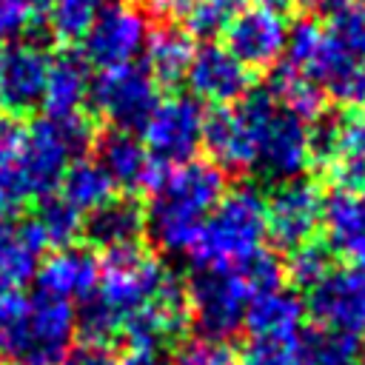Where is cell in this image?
<instances>
[{"mask_svg": "<svg viewBox=\"0 0 365 365\" xmlns=\"http://www.w3.org/2000/svg\"><path fill=\"white\" fill-rule=\"evenodd\" d=\"M145 231L168 254H188L202 231L205 217L225 194V174L208 160L160 165L148 182Z\"/></svg>", "mask_w": 365, "mask_h": 365, "instance_id": "obj_1", "label": "cell"}, {"mask_svg": "<svg viewBox=\"0 0 365 365\" xmlns=\"http://www.w3.org/2000/svg\"><path fill=\"white\" fill-rule=\"evenodd\" d=\"M74 339L71 302L43 291L0 294V356L6 365H63Z\"/></svg>", "mask_w": 365, "mask_h": 365, "instance_id": "obj_2", "label": "cell"}, {"mask_svg": "<svg viewBox=\"0 0 365 365\" xmlns=\"http://www.w3.org/2000/svg\"><path fill=\"white\" fill-rule=\"evenodd\" d=\"M265 194L254 185H237L205 217L188 257L197 271H237L265 251Z\"/></svg>", "mask_w": 365, "mask_h": 365, "instance_id": "obj_3", "label": "cell"}, {"mask_svg": "<svg viewBox=\"0 0 365 365\" xmlns=\"http://www.w3.org/2000/svg\"><path fill=\"white\" fill-rule=\"evenodd\" d=\"M254 134V171L268 180H297L317 157V134L299 117L282 111L268 94L240 100Z\"/></svg>", "mask_w": 365, "mask_h": 365, "instance_id": "obj_4", "label": "cell"}, {"mask_svg": "<svg viewBox=\"0 0 365 365\" xmlns=\"http://www.w3.org/2000/svg\"><path fill=\"white\" fill-rule=\"evenodd\" d=\"M288 63L305 71L325 94L348 108L365 106V63L348 54L322 23L305 17L288 29Z\"/></svg>", "mask_w": 365, "mask_h": 365, "instance_id": "obj_5", "label": "cell"}, {"mask_svg": "<svg viewBox=\"0 0 365 365\" xmlns=\"http://www.w3.org/2000/svg\"><path fill=\"white\" fill-rule=\"evenodd\" d=\"M94 143V128L86 114L40 117L26 128V177L31 197L43 200L57 191L66 168L86 157Z\"/></svg>", "mask_w": 365, "mask_h": 365, "instance_id": "obj_6", "label": "cell"}, {"mask_svg": "<svg viewBox=\"0 0 365 365\" xmlns=\"http://www.w3.org/2000/svg\"><path fill=\"white\" fill-rule=\"evenodd\" d=\"M188 319L197 325L202 339L225 342L242 322L251 299V288L240 271H197L185 288Z\"/></svg>", "mask_w": 365, "mask_h": 365, "instance_id": "obj_7", "label": "cell"}, {"mask_svg": "<svg viewBox=\"0 0 365 365\" xmlns=\"http://www.w3.org/2000/svg\"><path fill=\"white\" fill-rule=\"evenodd\" d=\"M171 277L165 274V265L154 251H148L143 242L106 251L100 259V279H97V297L111 305L120 317L128 311L151 302L163 285Z\"/></svg>", "mask_w": 365, "mask_h": 365, "instance_id": "obj_8", "label": "cell"}, {"mask_svg": "<svg viewBox=\"0 0 365 365\" xmlns=\"http://www.w3.org/2000/svg\"><path fill=\"white\" fill-rule=\"evenodd\" d=\"M205 111L191 94H171L143 123V145L160 165H182L202 145Z\"/></svg>", "mask_w": 365, "mask_h": 365, "instance_id": "obj_9", "label": "cell"}, {"mask_svg": "<svg viewBox=\"0 0 365 365\" xmlns=\"http://www.w3.org/2000/svg\"><path fill=\"white\" fill-rule=\"evenodd\" d=\"M88 103L100 117L111 123V128L134 131V128H143V123L148 120L160 97L151 74L143 66L131 63V66L97 71L88 88Z\"/></svg>", "mask_w": 365, "mask_h": 365, "instance_id": "obj_10", "label": "cell"}, {"mask_svg": "<svg viewBox=\"0 0 365 365\" xmlns=\"http://www.w3.org/2000/svg\"><path fill=\"white\" fill-rule=\"evenodd\" d=\"M145 37H148L145 14L134 3L117 0V3H108L100 9L97 20L91 23L88 34L83 37L80 57L100 71L131 66L143 54Z\"/></svg>", "mask_w": 365, "mask_h": 365, "instance_id": "obj_11", "label": "cell"}, {"mask_svg": "<svg viewBox=\"0 0 365 365\" xmlns=\"http://www.w3.org/2000/svg\"><path fill=\"white\" fill-rule=\"evenodd\" d=\"M314 328L342 336L365 334V274L354 268H331L317 285L308 288L302 302Z\"/></svg>", "mask_w": 365, "mask_h": 365, "instance_id": "obj_12", "label": "cell"}, {"mask_svg": "<svg viewBox=\"0 0 365 365\" xmlns=\"http://www.w3.org/2000/svg\"><path fill=\"white\" fill-rule=\"evenodd\" d=\"M322 211H325V197L317 182L302 177L277 182V188L265 197L268 237L279 248L294 251L317 237L322 225Z\"/></svg>", "mask_w": 365, "mask_h": 365, "instance_id": "obj_13", "label": "cell"}, {"mask_svg": "<svg viewBox=\"0 0 365 365\" xmlns=\"http://www.w3.org/2000/svg\"><path fill=\"white\" fill-rule=\"evenodd\" d=\"M288 29L291 23L285 20L282 11L265 6H245L225 29L222 46L248 71L277 68V63L288 48Z\"/></svg>", "mask_w": 365, "mask_h": 365, "instance_id": "obj_14", "label": "cell"}, {"mask_svg": "<svg viewBox=\"0 0 365 365\" xmlns=\"http://www.w3.org/2000/svg\"><path fill=\"white\" fill-rule=\"evenodd\" d=\"M188 322L191 319H188L185 288L180 282L168 279L151 302L128 311L120 319V334L125 336L131 351H157L160 354V348L165 342L177 339Z\"/></svg>", "mask_w": 365, "mask_h": 365, "instance_id": "obj_15", "label": "cell"}, {"mask_svg": "<svg viewBox=\"0 0 365 365\" xmlns=\"http://www.w3.org/2000/svg\"><path fill=\"white\" fill-rule=\"evenodd\" d=\"M185 80L197 103H211L217 108L237 106L251 94V71L222 43H202L194 51Z\"/></svg>", "mask_w": 365, "mask_h": 365, "instance_id": "obj_16", "label": "cell"}, {"mask_svg": "<svg viewBox=\"0 0 365 365\" xmlns=\"http://www.w3.org/2000/svg\"><path fill=\"white\" fill-rule=\"evenodd\" d=\"M51 54L34 40H17L0 48V106L6 114H23L43 100Z\"/></svg>", "mask_w": 365, "mask_h": 365, "instance_id": "obj_17", "label": "cell"}, {"mask_svg": "<svg viewBox=\"0 0 365 365\" xmlns=\"http://www.w3.org/2000/svg\"><path fill=\"white\" fill-rule=\"evenodd\" d=\"M328 168L336 191H359L365 185V106L317 137V157Z\"/></svg>", "mask_w": 365, "mask_h": 365, "instance_id": "obj_18", "label": "cell"}, {"mask_svg": "<svg viewBox=\"0 0 365 365\" xmlns=\"http://www.w3.org/2000/svg\"><path fill=\"white\" fill-rule=\"evenodd\" d=\"M202 145L211 154V163L225 171H251L254 168V134L242 106L217 108L205 117Z\"/></svg>", "mask_w": 365, "mask_h": 365, "instance_id": "obj_19", "label": "cell"}, {"mask_svg": "<svg viewBox=\"0 0 365 365\" xmlns=\"http://www.w3.org/2000/svg\"><path fill=\"white\" fill-rule=\"evenodd\" d=\"M100 279V259L86 248H57L40 268H37V285L43 294L71 302L86 299L97 291Z\"/></svg>", "mask_w": 365, "mask_h": 365, "instance_id": "obj_20", "label": "cell"}, {"mask_svg": "<svg viewBox=\"0 0 365 365\" xmlns=\"http://www.w3.org/2000/svg\"><path fill=\"white\" fill-rule=\"evenodd\" d=\"M322 225L328 248L348 259V268L365 274V197L359 191H334L325 200Z\"/></svg>", "mask_w": 365, "mask_h": 365, "instance_id": "obj_21", "label": "cell"}, {"mask_svg": "<svg viewBox=\"0 0 365 365\" xmlns=\"http://www.w3.org/2000/svg\"><path fill=\"white\" fill-rule=\"evenodd\" d=\"M43 248L48 245L34 220L14 222L11 217H0V294L20 291L37 274Z\"/></svg>", "mask_w": 365, "mask_h": 365, "instance_id": "obj_22", "label": "cell"}, {"mask_svg": "<svg viewBox=\"0 0 365 365\" xmlns=\"http://www.w3.org/2000/svg\"><path fill=\"white\" fill-rule=\"evenodd\" d=\"M97 163L111 177L114 188H148L157 163L145 151L143 140H137L134 131L108 128L97 137Z\"/></svg>", "mask_w": 365, "mask_h": 365, "instance_id": "obj_23", "label": "cell"}, {"mask_svg": "<svg viewBox=\"0 0 365 365\" xmlns=\"http://www.w3.org/2000/svg\"><path fill=\"white\" fill-rule=\"evenodd\" d=\"M83 231L91 245L103 251L134 245L145 234V208L134 197H111L108 202L86 214Z\"/></svg>", "mask_w": 365, "mask_h": 365, "instance_id": "obj_24", "label": "cell"}, {"mask_svg": "<svg viewBox=\"0 0 365 365\" xmlns=\"http://www.w3.org/2000/svg\"><path fill=\"white\" fill-rule=\"evenodd\" d=\"M88 88H91L88 63L80 54L63 51L48 63V77L40 106L46 117H57V120L83 114V106L88 103Z\"/></svg>", "mask_w": 365, "mask_h": 365, "instance_id": "obj_25", "label": "cell"}, {"mask_svg": "<svg viewBox=\"0 0 365 365\" xmlns=\"http://www.w3.org/2000/svg\"><path fill=\"white\" fill-rule=\"evenodd\" d=\"M29 200L26 125L14 114H0V217L17 214Z\"/></svg>", "mask_w": 365, "mask_h": 365, "instance_id": "obj_26", "label": "cell"}, {"mask_svg": "<svg viewBox=\"0 0 365 365\" xmlns=\"http://www.w3.org/2000/svg\"><path fill=\"white\" fill-rule=\"evenodd\" d=\"M194 40L185 29L174 26V23H163L148 29L145 37V71L151 74V80L157 86H177L185 80L188 66L194 60Z\"/></svg>", "mask_w": 365, "mask_h": 365, "instance_id": "obj_27", "label": "cell"}, {"mask_svg": "<svg viewBox=\"0 0 365 365\" xmlns=\"http://www.w3.org/2000/svg\"><path fill=\"white\" fill-rule=\"evenodd\" d=\"M302 299L288 288L254 294L245 308V328L251 336H294L302 331Z\"/></svg>", "mask_w": 365, "mask_h": 365, "instance_id": "obj_28", "label": "cell"}, {"mask_svg": "<svg viewBox=\"0 0 365 365\" xmlns=\"http://www.w3.org/2000/svg\"><path fill=\"white\" fill-rule=\"evenodd\" d=\"M268 97L288 114L299 117L302 123H314L322 111H325V94L322 88L299 68H294L291 63L277 66L271 74V86H268Z\"/></svg>", "mask_w": 365, "mask_h": 365, "instance_id": "obj_29", "label": "cell"}, {"mask_svg": "<svg viewBox=\"0 0 365 365\" xmlns=\"http://www.w3.org/2000/svg\"><path fill=\"white\" fill-rule=\"evenodd\" d=\"M57 194L80 214H91L94 208H100L103 202H108L114 197V182L97 160L80 157L66 168L60 185H57Z\"/></svg>", "mask_w": 365, "mask_h": 365, "instance_id": "obj_30", "label": "cell"}, {"mask_svg": "<svg viewBox=\"0 0 365 365\" xmlns=\"http://www.w3.org/2000/svg\"><path fill=\"white\" fill-rule=\"evenodd\" d=\"M31 220L37 222L46 245H54V248H68L83 231V214L71 208L57 191L37 200V214Z\"/></svg>", "mask_w": 365, "mask_h": 365, "instance_id": "obj_31", "label": "cell"}, {"mask_svg": "<svg viewBox=\"0 0 365 365\" xmlns=\"http://www.w3.org/2000/svg\"><path fill=\"white\" fill-rule=\"evenodd\" d=\"M359 342L354 336H342L322 328L299 331V356L302 365H354Z\"/></svg>", "mask_w": 365, "mask_h": 365, "instance_id": "obj_32", "label": "cell"}, {"mask_svg": "<svg viewBox=\"0 0 365 365\" xmlns=\"http://www.w3.org/2000/svg\"><path fill=\"white\" fill-rule=\"evenodd\" d=\"M100 14V0H54L48 6V31L57 43H83Z\"/></svg>", "mask_w": 365, "mask_h": 365, "instance_id": "obj_33", "label": "cell"}, {"mask_svg": "<svg viewBox=\"0 0 365 365\" xmlns=\"http://www.w3.org/2000/svg\"><path fill=\"white\" fill-rule=\"evenodd\" d=\"M245 9V0H194L185 11V31L191 37H217Z\"/></svg>", "mask_w": 365, "mask_h": 365, "instance_id": "obj_34", "label": "cell"}, {"mask_svg": "<svg viewBox=\"0 0 365 365\" xmlns=\"http://www.w3.org/2000/svg\"><path fill=\"white\" fill-rule=\"evenodd\" d=\"M120 314L106 305L97 294L80 299V308L74 311V334L83 336L88 345H108V339L120 331Z\"/></svg>", "mask_w": 365, "mask_h": 365, "instance_id": "obj_35", "label": "cell"}, {"mask_svg": "<svg viewBox=\"0 0 365 365\" xmlns=\"http://www.w3.org/2000/svg\"><path fill=\"white\" fill-rule=\"evenodd\" d=\"M328 34L356 60L365 63V0H345L339 3L328 23H325Z\"/></svg>", "mask_w": 365, "mask_h": 365, "instance_id": "obj_36", "label": "cell"}, {"mask_svg": "<svg viewBox=\"0 0 365 365\" xmlns=\"http://www.w3.org/2000/svg\"><path fill=\"white\" fill-rule=\"evenodd\" d=\"M328 271H331V251H328V245H322L317 240L294 248L288 257V265H285V274L291 277V282L305 291L311 285H317Z\"/></svg>", "mask_w": 365, "mask_h": 365, "instance_id": "obj_37", "label": "cell"}, {"mask_svg": "<svg viewBox=\"0 0 365 365\" xmlns=\"http://www.w3.org/2000/svg\"><path fill=\"white\" fill-rule=\"evenodd\" d=\"M242 365H302L299 334L294 336H251L242 351Z\"/></svg>", "mask_w": 365, "mask_h": 365, "instance_id": "obj_38", "label": "cell"}, {"mask_svg": "<svg viewBox=\"0 0 365 365\" xmlns=\"http://www.w3.org/2000/svg\"><path fill=\"white\" fill-rule=\"evenodd\" d=\"M174 365H237V356L225 342L194 339L177 351Z\"/></svg>", "mask_w": 365, "mask_h": 365, "instance_id": "obj_39", "label": "cell"}, {"mask_svg": "<svg viewBox=\"0 0 365 365\" xmlns=\"http://www.w3.org/2000/svg\"><path fill=\"white\" fill-rule=\"evenodd\" d=\"M31 9L23 0H0V48L23 40L31 26Z\"/></svg>", "mask_w": 365, "mask_h": 365, "instance_id": "obj_40", "label": "cell"}, {"mask_svg": "<svg viewBox=\"0 0 365 365\" xmlns=\"http://www.w3.org/2000/svg\"><path fill=\"white\" fill-rule=\"evenodd\" d=\"M63 365H117V359L108 351V345H88V342H83V345L68 351Z\"/></svg>", "mask_w": 365, "mask_h": 365, "instance_id": "obj_41", "label": "cell"}, {"mask_svg": "<svg viewBox=\"0 0 365 365\" xmlns=\"http://www.w3.org/2000/svg\"><path fill=\"white\" fill-rule=\"evenodd\" d=\"M191 3H194V0H145V6H148V9L154 11V14H160V17H174V14H185Z\"/></svg>", "mask_w": 365, "mask_h": 365, "instance_id": "obj_42", "label": "cell"}, {"mask_svg": "<svg viewBox=\"0 0 365 365\" xmlns=\"http://www.w3.org/2000/svg\"><path fill=\"white\" fill-rule=\"evenodd\" d=\"M117 365H165L157 351H128Z\"/></svg>", "mask_w": 365, "mask_h": 365, "instance_id": "obj_43", "label": "cell"}, {"mask_svg": "<svg viewBox=\"0 0 365 365\" xmlns=\"http://www.w3.org/2000/svg\"><path fill=\"white\" fill-rule=\"evenodd\" d=\"M305 9H328V11H334L339 3H345V0H299Z\"/></svg>", "mask_w": 365, "mask_h": 365, "instance_id": "obj_44", "label": "cell"}, {"mask_svg": "<svg viewBox=\"0 0 365 365\" xmlns=\"http://www.w3.org/2000/svg\"><path fill=\"white\" fill-rule=\"evenodd\" d=\"M29 9H31V14H37V11H48V6L54 3V0H23Z\"/></svg>", "mask_w": 365, "mask_h": 365, "instance_id": "obj_45", "label": "cell"}, {"mask_svg": "<svg viewBox=\"0 0 365 365\" xmlns=\"http://www.w3.org/2000/svg\"><path fill=\"white\" fill-rule=\"evenodd\" d=\"M291 0H257V6H265V9H282V6H288Z\"/></svg>", "mask_w": 365, "mask_h": 365, "instance_id": "obj_46", "label": "cell"}, {"mask_svg": "<svg viewBox=\"0 0 365 365\" xmlns=\"http://www.w3.org/2000/svg\"><path fill=\"white\" fill-rule=\"evenodd\" d=\"M354 365H365V339H362L359 348H356V359H354Z\"/></svg>", "mask_w": 365, "mask_h": 365, "instance_id": "obj_47", "label": "cell"}, {"mask_svg": "<svg viewBox=\"0 0 365 365\" xmlns=\"http://www.w3.org/2000/svg\"><path fill=\"white\" fill-rule=\"evenodd\" d=\"M111 3H117V0H111Z\"/></svg>", "mask_w": 365, "mask_h": 365, "instance_id": "obj_48", "label": "cell"}, {"mask_svg": "<svg viewBox=\"0 0 365 365\" xmlns=\"http://www.w3.org/2000/svg\"><path fill=\"white\" fill-rule=\"evenodd\" d=\"M362 197H365V194H362Z\"/></svg>", "mask_w": 365, "mask_h": 365, "instance_id": "obj_49", "label": "cell"}]
</instances>
